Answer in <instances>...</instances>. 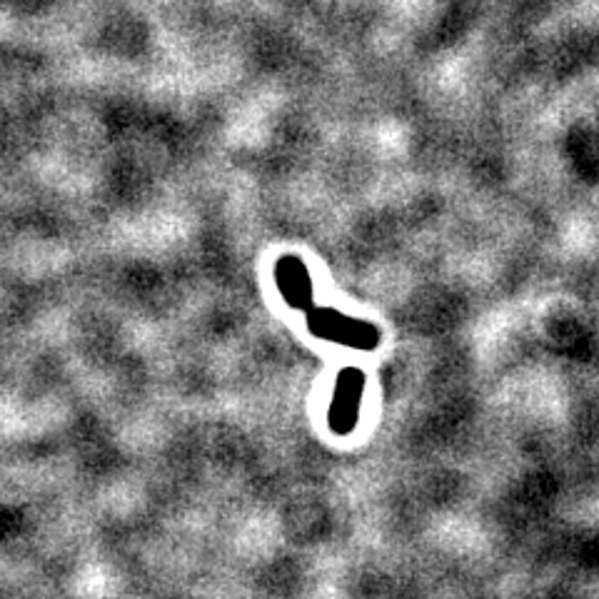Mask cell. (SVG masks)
I'll use <instances>...</instances> for the list:
<instances>
[{"mask_svg": "<svg viewBox=\"0 0 599 599\" xmlns=\"http://www.w3.org/2000/svg\"><path fill=\"white\" fill-rule=\"evenodd\" d=\"M305 327L315 340L350 347V350L372 352L382 342V330L375 322L347 315L335 307L312 305L310 310H305Z\"/></svg>", "mask_w": 599, "mask_h": 599, "instance_id": "obj_1", "label": "cell"}, {"mask_svg": "<svg viewBox=\"0 0 599 599\" xmlns=\"http://www.w3.org/2000/svg\"><path fill=\"white\" fill-rule=\"evenodd\" d=\"M367 377L360 367H342L332 385L330 407H327V427L335 437H350L357 430L365 397Z\"/></svg>", "mask_w": 599, "mask_h": 599, "instance_id": "obj_2", "label": "cell"}, {"mask_svg": "<svg viewBox=\"0 0 599 599\" xmlns=\"http://www.w3.org/2000/svg\"><path fill=\"white\" fill-rule=\"evenodd\" d=\"M273 280L280 298L293 310H310L315 305V290H312V275L307 263L295 253H285L275 260Z\"/></svg>", "mask_w": 599, "mask_h": 599, "instance_id": "obj_3", "label": "cell"}]
</instances>
